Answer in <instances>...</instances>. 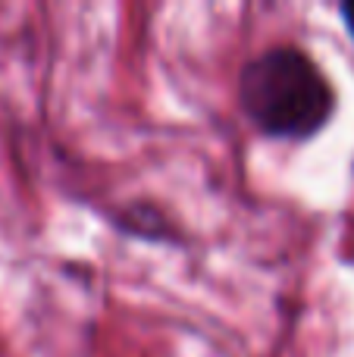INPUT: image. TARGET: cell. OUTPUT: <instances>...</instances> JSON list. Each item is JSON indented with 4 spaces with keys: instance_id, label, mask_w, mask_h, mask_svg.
<instances>
[{
    "instance_id": "1",
    "label": "cell",
    "mask_w": 354,
    "mask_h": 357,
    "mask_svg": "<svg viewBox=\"0 0 354 357\" xmlns=\"http://www.w3.org/2000/svg\"><path fill=\"white\" fill-rule=\"evenodd\" d=\"M238 107L261 135L311 142L332 123L339 91L305 47L273 44L238 73Z\"/></svg>"
},
{
    "instance_id": "2",
    "label": "cell",
    "mask_w": 354,
    "mask_h": 357,
    "mask_svg": "<svg viewBox=\"0 0 354 357\" xmlns=\"http://www.w3.org/2000/svg\"><path fill=\"white\" fill-rule=\"evenodd\" d=\"M339 13H342V22H345V29H348V35L354 38V0H345V3L339 6Z\"/></svg>"
}]
</instances>
